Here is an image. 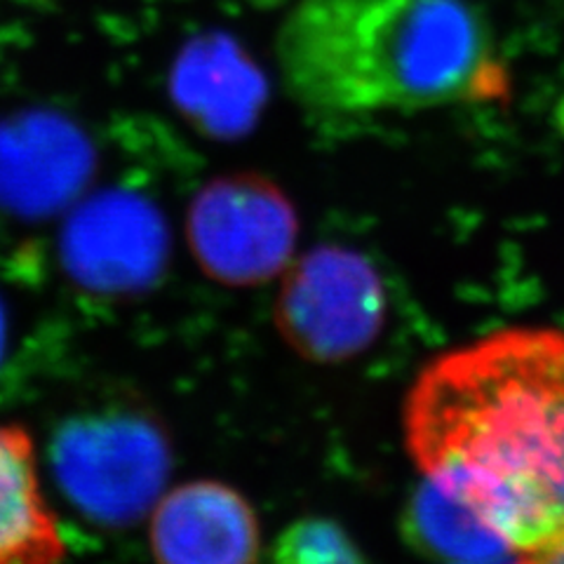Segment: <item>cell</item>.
<instances>
[{"instance_id":"obj_1","label":"cell","mask_w":564,"mask_h":564,"mask_svg":"<svg viewBox=\"0 0 564 564\" xmlns=\"http://www.w3.org/2000/svg\"><path fill=\"white\" fill-rule=\"evenodd\" d=\"M402 431L426 482L506 551L564 534V332L510 327L435 358Z\"/></svg>"},{"instance_id":"obj_2","label":"cell","mask_w":564,"mask_h":564,"mask_svg":"<svg viewBox=\"0 0 564 564\" xmlns=\"http://www.w3.org/2000/svg\"><path fill=\"white\" fill-rule=\"evenodd\" d=\"M308 111L372 116L506 99L508 66L468 0H296L275 39Z\"/></svg>"},{"instance_id":"obj_3","label":"cell","mask_w":564,"mask_h":564,"mask_svg":"<svg viewBox=\"0 0 564 564\" xmlns=\"http://www.w3.org/2000/svg\"><path fill=\"white\" fill-rule=\"evenodd\" d=\"M186 226L205 273L228 285H257L280 273L299 231L285 193L247 172L209 182L193 198Z\"/></svg>"},{"instance_id":"obj_4","label":"cell","mask_w":564,"mask_h":564,"mask_svg":"<svg viewBox=\"0 0 564 564\" xmlns=\"http://www.w3.org/2000/svg\"><path fill=\"white\" fill-rule=\"evenodd\" d=\"M383 294L375 269L339 247L313 250L296 263L278 302V325L302 356L344 360L377 337Z\"/></svg>"},{"instance_id":"obj_5","label":"cell","mask_w":564,"mask_h":564,"mask_svg":"<svg viewBox=\"0 0 564 564\" xmlns=\"http://www.w3.org/2000/svg\"><path fill=\"white\" fill-rule=\"evenodd\" d=\"M59 468L85 510L111 520L134 518L165 475V449L141 423H104L62 440Z\"/></svg>"},{"instance_id":"obj_6","label":"cell","mask_w":564,"mask_h":564,"mask_svg":"<svg viewBox=\"0 0 564 564\" xmlns=\"http://www.w3.org/2000/svg\"><path fill=\"white\" fill-rule=\"evenodd\" d=\"M155 564H257L261 532L240 491L215 480L174 487L151 516Z\"/></svg>"},{"instance_id":"obj_7","label":"cell","mask_w":564,"mask_h":564,"mask_svg":"<svg viewBox=\"0 0 564 564\" xmlns=\"http://www.w3.org/2000/svg\"><path fill=\"white\" fill-rule=\"evenodd\" d=\"M66 543L45 499L35 447L20 426L0 423V564H59Z\"/></svg>"},{"instance_id":"obj_8","label":"cell","mask_w":564,"mask_h":564,"mask_svg":"<svg viewBox=\"0 0 564 564\" xmlns=\"http://www.w3.org/2000/svg\"><path fill=\"white\" fill-rule=\"evenodd\" d=\"M158 254V224L144 207L101 205L70 234V259L99 285H130L147 278Z\"/></svg>"},{"instance_id":"obj_9","label":"cell","mask_w":564,"mask_h":564,"mask_svg":"<svg viewBox=\"0 0 564 564\" xmlns=\"http://www.w3.org/2000/svg\"><path fill=\"white\" fill-rule=\"evenodd\" d=\"M271 564H369L339 524L304 518L275 541Z\"/></svg>"},{"instance_id":"obj_10","label":"cell","mask_w":564,"mask_h":564,"mask_svg":"<svg viewBox=\"0 0 564 564\" xmlns=\"http://www.w3.org/2000/svg\"><path fill=\"white\" fill-rule=\"evenodd\" d=\"M516 564H564V534L534 551L520 553Z\"/></svg>"}]
</instances>
